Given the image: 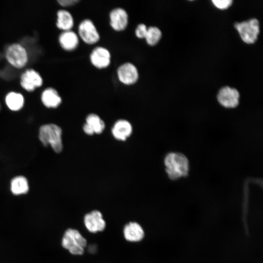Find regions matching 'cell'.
<instances>
[{"mask_svg": "<svg viewBox=\"0 0 263 263\" xmlns=\"http://www.w3.org/2000/svg\"><path fill=\"white\" fill-rule=\"evenodd\" d=\"M78 31L81 38L88 44H94L99 39L98 31L93 21L89 19H85L80 23Z\"/></svg>", "mask_w": 263, "mask_h": 263, "instance_id": "obj_6", "label": "cell"}, {"mask_svg": "<svg viewBox=\"0 0 263 263\" xmlns=\"http://www.w3.org/2000/svg\"><path fill=\"white\" fill-rule=\"evenodd\" d=\"M61 129L54 124L42 126L39 131V139L44 146L50 145L54 150L60 152L63 149Z\"/></svg>", "mask_w": 263, "mask_h": 263, "instance_id": "obj_2", "label": "cell"}, {"mask_svg": "<svg viewBox=\"0 0 263 263\" xmlns=\"http://www.w3.org/2000/svg\"><path fill=\"white\" fill-rule=\"evenodd\" d=\"M161 36V32L158 28L151 26L147 28L145 38L149 45L153 46L158 42Z\"/></svg>", "mask_w": 263, "mask_h": 263, "instance_id": "obj_21", "label": "cell"}, {"mask_svg": "<svg viewBox=\"0 0 263 263\" xmlns=\"http://www.w3.org/2000/svg\"><path fill=\"white\" fill-rule=\"evenodd\" d=\"M119 80L126 85H132L138 80L139 75L136 67L130 62L120 65L117 71Z\"/></svg>", "mask_w": 263, "mask_h": 263, "instance_id": "obj_8", "label": "cell"}, {"mask_svg": "<svg viewBox=\"0 0 263 263\" xmlns=\"http://www.w3.org/2000/svg\"><path fill=\"white\" fill-rule=\"evenodd\" d=\"M86 244V240L77 230L69 228L65 232L62 240V245L71 254L82 255Z\"/></svg>", "mask_w": 263, "mask_h": 263, "instance_id": "obj_3", "label": "cell"}, {"mask_svg": "<svg viewBox=\"0 0 263 263\" xmlns=\"http://www.w3.org/2000/svg\"><path fill=\"white\" fill-rule=\"evenodd\" d=\"M166 172L169 178L176 180L188 175L189 164L188 158L179 152H170L165 156L164 160Z\"/></svg>", "mask_w": 263, "mask_h": 263, "instance_id": "obj_1", "label": "cell"}, {"mask_svg": "<svg viewBox=\"0 0 263 263\" xmlns=\"http://www.w3.org/2000/svg\"><path fill=\"white\" fill-rule=\"evenodd\" d=\"M112 132L115 138L124 141L131 134L132 126L127 120L120 119L115 123L112 128Z\"/></svg>", "mask_w": 263, "mask_h": 263, "instance_id": "obj_14", "label": "cell"}, {"mask_svg": "<svg viewBox=\"0 0 263 263\" xmlns=\"http://www.w3.org/2000/svg\"><path fill=\"white\" fill-rule=\"evenodd\" d=\"M78 0H59L58 2L63 6H71L78 2Z\"/></svg>", "mask_w": 263, "mask_h": 263, "instance_id": "obj_24", "label": "cell"}, {"mask_svg": "<svg viewBox=\"0 0 263 263\" xmlns=\"http://www.w3.org/2000/svg\"><path fill=\"white\" fill-rule=\"evenodd\" d=\"M57 15V27L64 31L70 30L74 25L73 18L70 13L65 10H60L58 11Z\"/></svg>", "mask_w": 263, "mask_h": 263, "instance_id": "obj_18", "label": "cell"}, {"mask_svg": "<svg viewBox=\"0 0 263 263\" xmlns=\"http://www.w3.org/2000/svg\"><path fill=\"white\" fill-rule=\"evenodd\" d=\"M59 41L64 49L72 51L77 46L78 38L74 32L71 30L65 31L60 35Z\"/></svg>", "mask_w": 263, "mask_h": 263, "instance_id": "obj_16", "label": "cell"}, {"mask_svg": "<svg viewBox=\"0 0 263 263\" xmlns=\"http://www.w3.org/2000/svg\"><path fill=\"white\" fill-rule=\"evenodd\" d=\"M125 238L130 242H138L144 236V232L139 224L136 222H130L124 228Z\"/></svg>", "mask_w": 263, "mask_h": 263, "instance_id": "obj_15", "label": "cell"}, {"mask_svg": "<svg viewBox=\"0 0 263 263\" xmlns=\"http://www.w3.org/2000/svg\"><path fill=\"white\" fill-rule=\"evenodd\" d=\"M240 94L235 88L226 86L221 89L217 95L219 103L226 108L236 107L239 103Z\"/></svg>", "mask_w": 263, "mask_h": 263, "instance_id": "obj_7", "label": "cell"}, {"mask_svg": "<svg viewBox=\"0 0 263 263\" xmlns=\"http://www.w3.org/2000/svg\"><path fill=\"white\" fill-rule=\"evenodd\" d=\"M5 102L10 110L16 111L23 107L24 98L19 93L10 92L6 96Z\"/></svg>", "mask_w": 263, "mask_h": 263, "instance_id": "obj_20", "label": "cell"}, {"mask_svg": "<svg viewBox=\"0 0 263 263\" xmlns=\"http://www.w3.org/2000/svg\"><path fill=\"white\" fill-rule=\"evenodd\" d=\"M90 60L95 67L101 69L108 67L111 62V55L109 51L103 47H97L92 52Z\"/></svg>", "mask_w": 263, "mask_h": 263, "instance_id": "obj_10", "label": "cell"}, {"mask_svg": "<svg viewBox=\"0 0 263 263\" xmlns=\"http://www.w3.org/2000/svg\"><path fill=\"white\" fill-rule=\"evenodd\" d=\"M11 190L12 193L15 195L27 193L29 190L27 179L21 176L13 178L11 182Z\"/></svg>", "mask_w": 263, "mask_h": 263, "instance_id": "obj_19", "label": "cell"}, {"mask_svg": "<svg viewBox=\"0 0 263 263\" xmlns=\"http://www.w3.org/2000/svg\"><path fill=\"white\" fill-rule=\"evenodd\" d=\"M0 109H1V105L0 104Z\"/></svg>", "mask_w": 263, "mask_h": 263, "instance_id": "obj_25", "label": "cell"}, {"mask_svg": "<svg viewBox=\"0 0 263 263\" xmlns=\"http://www.w3.org/2000/svg\"><path fill=\"white\" fill-rule=\"evenodd\" d=\"M42 79L39 74L33 69L26 70L21 76L20 84L28 91H32L42 85Z\"/></svg>", "mask_w": 263, "mask_h": 263, "instance_id": "obj_11", "label": "cell"}, {"mask_svg": "<svg viewBox=\"0 0 263 263\" xmlns=\"http://www.w3.org/2000/svg\"><path fill=\"white\" fill-rule=\"evenodd\" d=\"M41 100L48 108H56L61 102V98L57 91L52 88L45 89L41 94Z\"/></svg>", "mask_w": 263, "mask_h": 263, "instance_id": "obj_17", "label": "cell"}, {"mask_svg": "<svg viewBox=\"0 0 263 263\" xmlns=\"http://www.w3.org/2000/svg\"><path fill=\"white\" fill-rule=\"evenodd\" d=\"M86 123L83 126L84 132L88 135L99 134L105 128V123L100 117L94 113L89 114L86 119Z\"/></svg>", "mask_w": 263, "mask_h": 263, "instance_id": "obj_13", "label": "cell"}, {"mask_svg": "<svg viewBox=\"0 0 263 263\" xmlns=\"http://www.w3.org/2000/svg\"><path fill=\"white\" fill-rule=\"evenodd\" d=\"M5 56L8 62L16 68L23 67L28 61L27 51L19 43L10 45L6 50Z\"/></svg>", "mask_w": 263, "mask_h": 263, "instance_id": "obj_5", "label": "cell"}, {"mask_svg": "<svg viewBox=\"0 0 263 263\" xmlns=\"http://www.w3.org/2000/svg\"><path fill=\"white\" fill-rule=\"evenodd\" d=\"M213 4L220 9H225L228 8L232 4L231 0H213Z\"/></svg>", "mask_w": 263, "mask_h": 263, "instance_id": "obj_22", "label": "cell"}, {"mask_svg": "<svg viewBox=\"0 0 263 263\" xmlns=\"http://www.w3.org/2000/svg\"><path fill=\"white\" fill-rule=\"evenodd\" d=\"M84 221L86 227L92 233L102 231L106 226L102 214L98 210L92 211L85 215Z\"/></svg>", "mask_w": 263, "mask_h": 263, "instance_id": "obj_9", "label": "cell"}, {"mask_svg": "<svg viewBox=\"0 0 263 263\" xmlns=\"http://www.w3.org/2000/svg\"><path fill=\"white\" fill-rule=\"evenodd\" d=\"M110 25L117 31L124 30L128 24V15L123 8L118 7L112 10L110 14Z\"/></svg>", "mask_w": 263, "mask_h": 263, "instance_id": "obj_12", "label": "cell"}, {"mask_svg": "<svg viewBox=\"0 0 263 263\" xmlns=\"http://www.w3.org/2000/svg\"><path fill=\"white\" fill-rule=\"evenodd\" d=\"M235 27L244 42L251 44L257 39L260 30L259 23L257 19H252L241 22H236Z\"/></svg>", "mask_w": 263, "mask_h": 263, "instance_id": "obj_4", "label": "cell"}, {"mask_svg": "<svg viewBox=\"0 0 263 263\" xmlns=\"http://www.w3.org/2000/svg\"><path fill=\"white\" fill-rule=\"evenodd\" d=\"M147 28V26L143 23L138 24L135 31L136 36L140 38H145Z\"/></svg>", "mask_w": 263, "mask_h": 263, "instance_id": "obj_23", "label": "cell"}]
</instances>
